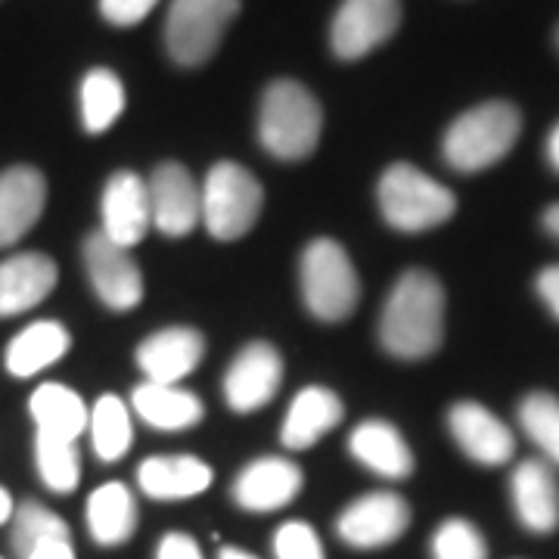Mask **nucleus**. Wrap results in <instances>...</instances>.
Instances as JSON below:
<instances>
[{
    "mask_svg": "<svg viewBox=\"0 0 559 559\" xmlns=\"http://www.w3.org/2000/svg\"><path fill=\"white\" fill-rule=\"evenodd\" d=\"M444 342V286L436 274L404 271L380 318V345L399 360H423Z\"/></svg>",
    "mask_w": 559,
    "mask_h": 559,
    "instance_id": "obj_1",
    "label": "nucleus"
},
{
    "mask_svg": "<svg viewBox=\"0 0 559 559\" xmlns=\"http://www.w3.org/2000/svg\"><path fill=\"white\" fill-rule=\"evenodd\" d=\"M520 134L522 116L513 103H481L451 121L441 140V156L454 171L476 175L503 159L516 146Z\"/></svg>",
    "mask_w": 559,
    "mask_h": 559,
    "instance_id": "obj_2",
    "label": "nucleus"
},
{
    "mask_svg": "<svg viewBox=\"0 0 559 559\" xmlns=\"http://www.w3.org/2000/svg\"><path fill=\"white\" fill-rule=\"evenodd\" d=\"M320 131H323V109L305 84L283 79L264 91L259 140L274 159H308L318 150Z\"/></svg>",
    "mask_w": 559,
    "mask_h": 559,
    "instance_id": "obj_3",
    "label": "nucleus"
},
{
    "mask_svg": "<svg viewBox=\"0 0 559 559\" xmlns=\"http://www.w3.org/2000/svg\"><path fill=\"white\" fill-rule=\"evenodd\" d=\"M377 202L385 224L401 234H423L441 227L457 212L454 193L441 180L429 178L426 171L407 162L389 165L382 171L377 183Z\"/></svg>",
    "mask_w": 559,
    "mask_h": 559,
    "instance_id": "obj_4",
    "label": "nucleus"
},
{
    "mask_svg": "<svg viewBox=\"0 0 559 559\" xmlns=\"http://www.w3.org/2000/svg\"><path fill=\"white\" fill-rule=\"evenodd\" d=\"M299 286L305 308L323 323H342L355 314L360 280L345 246L336 240H311L299 259Z\"/></svg>",
    "mask_w": 559,
    "mask_h": 559,
    "instance_id": "obj_5",
    "label": "nucleus"
},
{
    "mask_svg": "<svg viewBox=\"0 0 559 559\" xmlns=\"http://www.w3.org/2000/svg\"><path fill=\"white\" fill-rule=\"evenodd\" d=\"M202 190V224L205 230L221 242H234L246 237L261 209H264V190L249 168L237 162H218L209 168L200 183Z\"/></svg>",
    "mask_w": 559,
    "mask_h": 559,
    "instance_id": "obj_6",
    "label": "nucleus"
},
{
    "mask_svg": "<svg viewBox=\"0 0 559 559\" xmlns=\"http://www.w3.org/2000/svg\"><path fill=\"white\" fill-rule=\"evenodd\" d=\"M237 13L240 0H171L165 22L168 57L187 69L212 60Z\"/></svg>",
    "mask_w": 559,
    "mask_h": 559,
    "instance_id": "obj_7",
    "label": "nucleus"
},
{
    "mask_svg": "<svg viewBox=\"0 0 559 559\" xmlns=\"http://www.w3.org/2000/svg\"><path fill=\"white\" fill-rule=\"evenodd\" d=\"M411 507L395 491H370L352 500L336 520V535L355 550H380L407 532Z\"/></svg>",
    "mask_w": 559,
    "mask_h": 559,
    "instance_id": "obj_8",
    "label": "nucleus"
},
{
    "mask_svg": "<svg viewBox=\"0 0 559 559\" xmlns=\"http://www.w3.org/2000/svg\"><path fill=\"white\" fill-rule=\"evenodd\" d=\"M401 0H342L330 28V44L340 60H360L395 35Z\"/></svg>",
    "mask_w": 559,
    "mask_h": 559,
    "instance_id": "obj_9",
    "label": "nucleus"
},
{
    "mask_svg": "<svg viewBox=\"0 0 559 559\" xmlns=\"http://www.w3.org/2000/svg\"><path fill=\"white\" fill-rule=\"evenodd\" d=\"M84 267L94 293L112 311H131L143 301V271L131 259V249H121L100 230L84 242Z\"/></svg>",
    "mask_w": 559,
    "mask_h": 559,
    "instance_id": "obj_10",
    "label": "nucleus"
},
{
    "mask_svg": "<svg viewBox=\"0 0 559 559\" xmlns=\"http://www.w3.org/2000/svg\"><path fill=\"white\" fill-rule=\"evenodd\" d=\"M283 382V358L271 342H249L224 373V401L237 414L271 404Z\"/></svg>",
    "mask_w": 559,
    "mask_h": 559,
    "instance_id": "obj_11",
    "label": "nucleus"
},
{
    "mask_svg": "<svg viewBox=\"0 0 559 559\" xmlns=\"http://www.w3.org/2000/svg\"><path fill=\"white\" fill-rule=\"evenodd\" d=\"M153 227L165 237H187L202 224V190L180 162H162L146 178Z\"/></svg>",
    "mask_w": 559,
    "mask_h": 559,
    "instance_id": "obj_12",
    "label": "nucleus"
},
{
    "mask_svg": "<svg viewBox=\"0 0 559 559\" xmlns=\"http://www.w3.org/2000/svg\"><path fill=\"white\" fill-rule=\"evenodd\" d=\"M100 218L103 237L131 249L138 246L150 227H153V205H150V187L140 178L138 171H116L106 180L100 200Z\"/></svg>",
    "mask_w": 559,
    "mask_h": 559,
    "instance_id": "obj_13",
    "label": "nucleus"
},
{
    "mask_svg": "<svg viewBox=\"0 0 559 559\" xmlns=\"http://www.w3.org/2000/svg\"><path fill=\"white\" fill-rule=\"evenodd\" d=\"M448 429L460 451L481 466H503L516 454V439L510 426L479 401H457L448 411Z\"/></svg>",
    "mask_w": 559,
    "mask_h": 559,
    "instance_id": "obj_14",
    "label": "nucleus"
},
{
    "mask_svg": "<svg viewBox=\"0 0 559 559\" xmlns=\"http://www.w3.org/2000/svg\"><path fill=\"white\" fill-rule=\"evenodd\" d=\"M305 476L299 463L286 457H259L242 469L230 495L246 513H277L299 498Z\"/></svg>",
    "mask_w": 559,
    "mask_h": 559,
    "instance_id": "obj_15",
    "label": "nucleus"
},
{
    "mask_svg": "<svg viewBox=\"0 0 559 559\" xmlns=\"http://www.w3.org/2000/svg\"><path fill=\"white\" fill-rule=\"evenodd\" d=\"M205 358V340L193 326H165L138 348V367L150 382L180 385Z\"/></svg>",
    "mask_w": 559,
    "mask_h": 559,
    "instance_id": "obj_16",
    "label": "nucleus"
},
{
    "mask_svg": "<svg viewBox=\"0 0 559 559\" xmlns=\"http://www.w3.org/2000/svg\"><path fill=\"white\" fill-rule=\"evenodd\" d=\"M516 520L535 532L550 535L559 525V481L547 460H522L510 479Z\"/></svg>",
    "mask_w": 559,
    "mask_h": 559,
    "instance_id": "obj_17",
    "label": "nucleus"
},
{
    "mask_svg": "<svg viewBox=\"0 0 559 559\" xmlns=\"http://www.w3.org/2000/svg\"><path fill=\"white\" fill-rule=\"evenodd\" d=\"M47 180L32 165H16L0 175V249L20 242L44 215Z\"/></svg>",
    "mask_w": 559,
    "mask_h": 559,
    "instance_id": "obj_18",
    "label": "nucleus"
},
{
    "mask_svg": "<svg viewBox=\"0 0 559 559\" xmlns=\"http://www.w3.org/2000/svg\"><path fill=\"white\" fill-rule=\"evenodd\" d=\"M348 454L382 479L401 481L414 473V451L389 419H364L348 436Z\"/></svg>",
    "mask_w": 559,
    "mask_h": 559,
    "instance_id": "obj_19",
    "label": "nucleus"
},
{
    "mask_svg": "<svg viewBox=\"0 0 559 559\" xmlns=\"http://www.w3.org/2000/svg\"><path fill=\"white\" fill-rule=\"evenodd\" d=\"M57 286V264L40 252H20L0 261V318L32 311Z\"/></svg>",
    "mask_w": 559,
    "mask_h": 559,
    "instance_id": "obj_20",
    "label": "nucleus"
},
{
    "mask_svg": "<svg viewBox=\"0 0 559 559\" xmlns=\"http://www.w3.org/2000/svg\"><path fill=\"white\" fill-rule=\"evenodd\" d=\"M345 417L342 399L326 385H308L293 399L286 419L280 426V441L289 451H308L314 448L326 432H333Z\"/></svg>",
    "mask_w": 559,
    "mask_h": 559,
    "instance_id": "obj_21",
    "label": "nucleus"
},
{
    "mask_svg": "<svg viewBox=\"0 0 559 559\" xmlns=\"http://www.w3.org/2000/svg\"><path fill=\"white\" fill-rule=\"evenodd\" d=\"M131 407L146 426L162 429V432L193 429L205 417V404L200 395L171 382H140L131 392Z\"/></svg>",
    "mask_w": 559,
    "mask_h": 559,
    "instance_id": "obj_22",
    "label": "nucleus"
},
{
    "mask_svg": "<svg viewBox=\"0 0 559 559\" xmlns=\"http://www.w3.org/2000/svg\"><path fill=\"white\" fill-rule=\"evenodd\" d=\"M138 485L153 500H187L212 485V466L193 454L146 457L138 466Z\"/></svg>",
    "mask_w": 559,
    "mask_h": 559,
    "instance_id": "obj_23",
    "label": "nucleus"
},
{
    "mask_svg": "<svg viewBox=\"0 0 559 559\" xmlns=\"http://www.w3.org/2000/svg\"><path fill=\"white\" fill-rule=\"evenodd\" d=\"M84 520H87V532L100 547H121L124 540L138 532V500L131 495L128 485L121 481H106L100 485L84 507Z\"/></svg>",
    "mask_w": 559,
    "mask_h": 559,
    "instance_id": "obj_24",
    "label": "nucleus"
},
{
    "mask_svg": "<svg viewBox=\"0 0 559 559\" xmlns=\"http://www.w3.org/2000/svg\"><path fill=\"white\" fill-rule=\"evenodd\" d=\"M72 348V336L69 330L57 323V320H38L32 326H25L16 340L7 345L3 364L13 377L28 380L40 370H47L50 364H57L60 358L69 355Z\"/></svg>",
    "mask_w": 559,
    "mask_h": 559,
    "instance_id": "obj_25",
    "label": "nucleus"
},
{
    "mask_svg": "<svg viewBox=\"0 0 559 559\" xmlns=\"http://www.w3.org/2000/svg\"><path fill=\"white\" fill-rule=\"evenodd\" d=\"M28 411H32V419L38 426V436H53V439L79 441L81 432L91 423L87 404L81 401L75 389H69L62 382L38 385L32 401H28Z\"/></svg>",
    "mask_w": 559,
    "mask_h": 559,
    "instance_id": "obj_26",
    "label": "nucleus"
},
{
    "mask_svg": "<svg viewBox=\"0 0 559 559\" xmlns=\"http://www.w3.org/2000/svg\"><path fill=\"white\" fill-rule=\"evenodd\" d=\"M124 112V84L112 69H94L81 81V124L87 134L109 131Z\"/></svg>",
    "mask_w": 559,
    "mask_h": 559,
    "instance_id": "obj_27",
    "label": "nucleus"
},
{
    "mask_svg": "<svg viewBox=\"0 0 559 559\" xmlns=\"http://www.w3.org/2000/svg\"><path fill=\"white\" fill-rule=\"evenodd\" d=\"M91 444L94 454L103 463H116L128 454L131 439H134V426H131V407L119 395H103L91 407Z\"/></svg>",
    "mask_w": 559,
    "mask_h": 559,
    "instance_id": "obj_28",
    "label": "nucleus"
},
{
    "mask_svg": "<svg viewBox=\"0 0 559 559\" xmlns=\"http://www.w3.org/2000/svg\"><path fill=\"white\" fill-rule=\"evenodd\" d=\"M72 538L69 522L62 520L60 513H53L50 507H44L38 500H25L13 510V528H10V544L13 554L25 559L35 547L47 544V540H66Z\"/></svg>",
    "mask_w": 559,
    "mask_h": 559,
    "instance_id": "obj_29",
    "label": "nucleus"
},
{
    "mask_svg": "<svg viewBox=\"0 0 559 559\" xmlns=\"http://www.w3.org/2000/svg\"><path fill=\"white\" fill-rule=\"evenodd\" d=\"M522 432L540 451V460L559 466V399L554 392H528L520 401Z\"/></svg>",
    "mask_w": 559,
    "mask_h": 559,
    "instance_id": "obj_30",
    "label": "nucleus"
},
{
    "mask_svg": "<svg viewBox=\"0 0 559 559\" xmlns=\"http://www.w3.org/2000/svg\"><path fill=\"white\" fill-rule=\"evenodd\" d=\"M35 463H38L40 481L57 491L69 495L81 481V454L79 441L53 439V436H35Z\"/></svg>",
    "mask_w": 559,
    "mask_h": 559,
    "instance_id": "obj_31",
    "label": "nucleus"
},
{
    "mask_svg": "<svg viewBox=\"0 0 559 559\" xmlns=\"http://www.w3.org/2000/svg\"><path fill=\"white\" fill-rule=\"evenodd\" d=\"M432 559H488V544L469 520L451 516L432 535Z\"/></svg>",
    "mask_w": 559,
    "mask_h": 559,
    "instance_id": "obj_32",
    "label": "nucleus"
},
{
    "mask_svg": "<svg viewBox=\"0 0 559 559\" xmlns=\"http://www.w3.org/2000/svg\"><path fill=\"white\" fill-rule=\"evenodd\" d=\"M274 557L277 559H326L320 535L308 522H283L274 532Z\"/></svg>",
    "mask_w": 559,
    "mask_h": 559,
    "instance_id": "obj_33",
    "label": "nucleus"
},
{
    "mask_svg": "<svg viewBox=\"0 0 559 559\" xmlns=\"http://www.w3.org/2000/svg\"><path fill=\"white\" fill-rule=\"evenodd\" d=\"M156 3L159 0H100V13L106 22L128 28L146 20L156 10Z\"/></svg>",
    "mask_w": 559,
    "mask_h": 559,
    "instance_id": "obj_34",
    "label": "nucleus"
},
{
    "mask_svg": "<svg viewBox=\"0 0 559 559\" xmlns=\"http://www.w3.org/2000/svg\"><path fill=\"white\" fill-rule=\"evenodd\" d=\"M156 559H205L202 557L200 544L183 535V532H168L156 547Z\"/></svg>",
    "mask_w": 559,
    "mask_h": 559,
    "instance_id": "obj_35",
    "label": "nucleus"
},
{
    "mask_svg": "<svg viewBox=\"0 0 559 559\" xmlns=\"http://www.w3.org/2000/svg\"><path fill=\"white\" fill-rule=\"evenodd\" d=\"M535 289H538L540 301L547 305V311L559 320V264L544 267L535 280Z\"/></svg>",
    "mask_w": 559,
    "mask_h": 559,
    "instance_id": "obj_36",
    "label": "nucleus"
},
{
    "mask_svg": "<svg viewBox=\"0 0 559 559\" xmlns=\"http://www.w3.org/2000/svg\"><path fill=\"white\" fill-rule=\"evenodd\" d=\"M25 559H75V547H72V538L47 540V544L35 547Z\"/></svg>",
    "mask_w": 559,
    "mask_h": 559,
    "instance_id": "obj_37",
    "label": "nucleus"
},
{
    "mask_svg": "<svg viewBox=\"0 0 559 559\" xmlns=\"http://www.w3.org/2000/svg\"><path fill=\"white\" fill-rule=\"evenodd\" d=\"M544 153H547V162H550V168L559 175V121L554 124V131L547 134V146H544Z\"/></svg>",
    "mask_w": 559,
    "mask_h": 559,
    "instance_id": "obj_38",
    "label": "nucleus"
},
{
    "mask_svg": "<svg viewBox=\"0 0 559 559\" xmlns=\"http://www.w3.org/2000/svg\"><path fill=\"white\" fill-rule=\"evenodd\" d=\"M540 221H544V230H547L554 240H559V202L557 205H550V209L544 212V218Z\"/></svg>",
    "mask_w": 559,
    "mask_h": 559,
    "instance_id": "obj_39",
    "label": "nucleus"
},
{
    "mask_svg": "<svg viewBox=\"0 0 559 559\" xmlns=\"http://www.w3.org/2000/svg\"><path fill=\"white\" fill-rule=\"evenodd\" d=\"M13 510H16V507H13V498H10V491H7V488H0V525L13 520Z\"/></svg>",
    "mask_w": 559,
    "mask_h": 559,
    "instance_id": "obj_40",
    "label": "nucleus"
},
{
    "mask_svg": "<svg viewBox=\"0 0 559 559\" xmlns=\"http://www.w3.org/2000/svg\"><path fill=\"white\" fill-rule=\"evenodd\" d=\"M218 559H259L255 554L242 550V547H221Z\"/></svg>",
    "mask_w": 559,
    "mask_h": 559,
    "instance_id": "obj_41",
    "label": "nucleus"
}]
</instances>
